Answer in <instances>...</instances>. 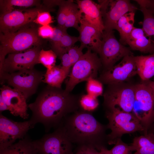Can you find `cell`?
Returning <instances> with one entry per match:
<instances>
[{
  "label": "cell",
  "mask_w": 154,
  "mask_h": 154,
  "mask_svg": "<svg viewBox=\"0 0 154 154\" xmlns=\"http://www.w3.org/2000/svg\"><path fill=\"white\" fill-rule=\"evenodd\" d=\"M66 32V29L58 26L55 27L54 34L50 39L51 43L52 50L59 57L60 52V42L61 38L65 33Z\"/></svg>",
  "instance_id": "f1b7e54d"
},
{
  "label": "cell",
  "mask_w": 154,
  "mask_h": 154,
  "mask_svg": "<svg viewBox=\"0 0 154 154\" xmlns=\"http://www.w3.org/2000/svg\"><path fill=\"white\" fill-rule=\"evenodd\" d=\"M77 100L65 90L48 86L38 95L34 102L28 105L32 111L30 119L35 126L42 124L45 131L56 129L70 113L75 112Z\"/></svg>",
  "instance_id": "6da1fadb"
},
{
  "label": "cell",
  "mask_w": 154,
  "mask_h": 154,
  "mask_svg": "<svg viewBox=\"0 0 154 154\" xmlns=\"http://www.w3.org/2000/svg\"><path fill=\"white\" fill-rule=\"evenodd\" d=\"M44 74L34 68L11 73H3L0 75L1 82V84L6 82L19 90L27 99L36 93Z\"/></svg>",
  "instance_id": "8992f818"
},
{
  "label": "cell",
  "mask_w": 154,
  "mask_h": 154,
  "mask_svg": "<svg viewBox=\"0 0 154 154\" xmlns=\"http://www.w3.org/2000/svg\"><path fill=\"white\" fill-rule=\"evenodd\" d=\"M87 81V94L97 98L102 94L103 87L100 82L92 78H90Z\"/></svg>",
  "instance_id": "1f68e13d"
},
{
  "label": "cell",
  "mask_w": 154,
  "mask_h": 154,
  "mask_svg": "<svg viewBox=\"0 0 154 154\" xmlns=\"http://www.w3.org/2000/svg\"><path fill=\"white\" fill-rule=\"evenodd\" d=\"M57 55L52 50L41 49L38 57V63H40L46 68L50 70L55 65Z\"/></svg>",
  "instance_id": "83f0119b"
},
{
  "label": "cell",
  "mask_w": 154,
  "mask_h": 154,
  "mask_svg": "<svg viewBox=\"0 0 154 154\" xmlns=\"http://www.w3.org/2000/svg\"><path fill=\"white\" fill-rule=\"evenodd\" d=\"M137 74L146 81L154 76V53L148 55L134 56Z\"/></svg>",
  "instance_id": "ffe728a7"
},
{
  "label": "cell",
  "mask_w": 154,
  "mask_h": 154,
  "mask_svg": "<svg viewBox=\"0 0 154 154\" xmlns=\"http://www.w3.org/2000/svg\"><path fill=\"white\" fill-rule=\"evenodd\" d=\"M40 1L36 0H1L0 1L1 14L15 10V7L25 8L35 6H39Z\"/></svg>",
  "instance_id": "d4e9b609"
},
{
  "label": "cell",
  "mask_w": 154,
  "mask_h": 154,
  "mask_svg": "<svg viewBox=\"0 0 154 154\" xmlns=\"http://www.w3.org/2000/svg\"><path fill=\"white\" fill-rule=\"evenodd\" d=\"M150 88L154 99V81L150 80L144 81Z\"/></svg>",
  "instance_id": "b9f144b4"
},
{
  "label": "cell",
  "mask_w": 154,
  "mask_h": 154,
  "mask_svg": "<svg viewBox=\"0 0 154 154\" xmlns=\"http://www.w3.org/2000/svg\"><path fill=\"white\" fill-rule=\"evenodd\" d=\"M84 46L80 44L79 47L74 46L70 48L67 53L69 56L72 66L77 62L83 55L82 50L84 48Z\"/></svg>",
  "instance_id": "e575fe53"
},
{
  "label": "cell",
  "mask_w": 154,
  "mask_h": 154,
  "mask_svg": "<svg viewBox=\"0 0 154 154\" xmlns=\"http://www.w3.org/2000/svg\"><path fill=\"white\" fill-rule=\"evenodd\" d=\"M100 150L102 151L104 154H110L109 150L107 149L104 146L100 148L99 151Z\"/></svg>",
  "instance_id": "7bdbcfd3"
},
{
  "label": "cell",
  "mask_w": 154,
  "mask_h": 154,
  "mask_svg": "<svg viewBox=\"0 0 154 154\" xmlns=\"http://www.w3.org/2000/svg\"><path fill=\"white\" fill-rule=\"evenodd\" d=\"M61 61V68L68 76L72 65L67 52L62 54L60 57Z\"/></svg>",
  "instance_id": "f35d334b"
},
{
  "label": "cell",
  "mask_w": 154,
  "mask_h": 154,
  "mask_svg": "<svg viewBox=\"0 0 154 154\" xmlns=\"http://www.w3.org/2000/svg\"><path fill=\"white\" fill-rule=\"evenodd\" d=\"M34 126L30 119L15 121L0 113V150L13 144L17 139H23L29 130Z\"/></svg>",
  "instance_id": "4fadbf2b"
},
{
  "label": "cell",
  "mask_w": 154,
  "mask_h": 154,
  "mask_svg": "<svg viewBox=\"0 0 154 154\" xmlns=\"http://www.w3.org/2000/svg\"><path fill=\"white\" fill-rule=\"evenodd\" d=\"M31 23L15 32L0 33V67L7 54L23 52L41 45L42 41L38 35V29Z\"/></svg>",
  "instance_id": "3957f363"
},
{
  "label": "cell",
  "mask_w": 154,
  "mask_h": 154,
  "mask_svg": "<svg viewBox=\"0 0 154 154\" xmlns=\"http://www.w3.org/2000/svg\"><path fill=\"white\" fill-rule=\"evenodd\" d=\"M0 94L8 108V110L13 115L19 116L24 119H27L28 105L27 99L19 90L3 85L0 88Z\"/></svg>",
  "instance_id": "2e32d148"
},
{
  "label": "cell",
  "mask_w": 154,
  "mask_h": 154,
  "mask_svg": "<svg viewBox=\"0 0 154 154\" xmlns=\"http://www.w3.org/2000/svg\"><path fill=\"white\" fill-rule=\"evenodd\" d=\"M53 22L52 17L49 12L43 11L38 13L33 23L44 26L49 25Z\"/></svg>",
  "instance_id": "d590c367"
},
{
  "label": "cell",
  "mask_w": 154,
  "mask_h": 154,
  "mask_svg": "<svg viewBox=\"0 0 154 154\" xmlns=\"http://www.w3.org/2000/svg\"><path fill=\"white\" fill-rule=\"evenodd\" d=\"M97 53L88 49L80 58L73 66L68 80L66 84L65 91L69 93L78 83L95 78L101 63Z\"/></svg>",
  "instance_id": "5b68a950"
},
{
  "label": "cell",
  "mask_w": 154,
  "mask_h": 154,
  "mask_svg": "<svg viewBox=\"0 0 154 154\" xmlns=\"http://www.w3.org/2000/svg\"><path fill=\"white\" fill-rule=\"evenodd\" d=\"M135 13H127L123 16L118 21L116 29L119 33L120 42L124 45L133 27Z\"/></svg>",
  "instance_id": "603a6c76"
},
{
  "label": "cell",
  "mask_w": 154,
  "mask_h": 154,
  "mask_svg": "<svg viewBox=\"0 0 154 154\" xmlns=\"http://www.w3.org/2000/svg\"><path fill=\"white\" fill-rule=\"evenodd\" d=\"M135 98L132 113L140 121L147 133L154 122V99L149 87L145 83L134 86Z\"/></svg>",
  "instance_id": "52a82bcc"
},
{
  "label": "cell",
  "mask_w": 154,
  "mask_h": 154,
  "mask_svg": "<svg viewBox=\"0 0 154 154\" xmlns=\"http://www.w3.org/2000/svg\"><path fill=\"white\" fill-rule=\"evenodd\" d=\"M79 104L84 110L88 112L94 110L99 105L97 98L88 94L82 96L79 101Z\"/></svg>",
  "instance_id": "d6a6232c"
},
{
  "label": "cell",
  "mask_w": 154,
  "mask_h": 154,
  "mask_svg": "<svg viewBox=\"0 0 154 154\" xmlns=\"http://www.w3.org/2000/svg\"><path fill=\"white\" fill-rule=\"evenodd\" d=\"M95 148L90 146H80L76 152L74 154H104L101 151H98Z\"/></svg>",
  "instance_id": "74e56055"
},
{
  "label": "cell",
  "mask_w": 154,
  "mask_h": 154,
  "mask_svg": "<svg viewBox=\"0 0 154 154\" xmlns=\"http://www.w3.org/2000/svg\"><path fill=\"white\" fill-rule=\"evenodd\" d=\"M76 3L81 13L84 14L81 18L103 34L104 27L99 4L91 0H78Z\"/></svg>",
  "instance_id": "ac0fdd59"
},
{
  "label": "cell",
  "mask_w": 154,
  "mask_h": 154,
  "mask_svg": "<svg viewBox=\"0 0 154 154\" xmlns=\"http://www.w3.org/2000/svg\"><path fill=\"white\" fill-rule=\"evenodd\" d=\"M55 27H53L50 25L41 26L38 29L39 36L43 38L50 39L54 32Z\"/></svg>",
  "instance_id": "8d00e7d4"
},
{
  "label": "cell",
  "mask_w": 154,
  "mask_h": 154,
  "mask_svg": "<svg viewBox=\"0 0 154 154\" xmlns=\"http://www.w3.org/2000/svg\"><path fill=\"white\" fill-rule=\"evenodd\" d=\"M33 142L38 154H74L72 143L60 126Z\"/></svg>",
  "instance_id": "30bf717a"
},
{
  "label": "cell",
  "mask_w": 154,
  "mask_h": 154,
  "mask_svg": "<svg viewBox=\"0 0 154 154\" xmlns=\"http://www.w3.org/2000/svg\"><path fill=\"white\" fill-rule=\"evenodd\" d=\"M40 47L35 46L23 52L9 54L0 67V75L34 68L38 63Z\"/></svg>",
  "instance_id": "5bb4252c"
},
{
  "label": "cell",
  "mask_w": 154,
  "mask_h": 154,
  "mask_svg": "<svg viewBox=\"0 0 154 154\" xmlns=\"http://www.w3.org/2000/svg\"><path fill=\"white\" fill-rule=\"evenodd\" d=\"M78 41V37L70 36L67 32L65 33L62 36L60 42V52L59 57L67 52L68 50L74 46L75 44Z\"/></svg>",
  "instance_id": "4dcf8cb0"
},
{
  "label": "cell",
  "mask_w": 154,
  "mask_h": 154,
  "mask_svg": "<svg viewBox=\"0 0 154 154\" xmlns=\"http://www.w3.org/2000/svg\"><path fill=\"white\" fill-rule=\"evenodd\" d=\"M52 10L45 6L41 5L29 9H16L0 14V33L16 31L33 22L39 12Z\"/></svg>",
  "instance_id": "ba28073f"
},
{
  "label": "cell",
  "mask_w": 154,
  "mask_h": 154,
  "mask_svg": "<svg viewBox=\"0 0 154 154\" xmlns=\"http://www.w3.org/2000/svg\"><path fill=\"white\" fill-rule=\"evenodd\" d=\"M67 76L61 66H55L50 70H46L42 81L51 87L60 88Z\"/></svg>",
  "instance_id": "cb8c5ba5"
},
{
  "label": "cell",
  "mask_w": 154,
  "mask_h": 154,
  "mask_svg": "<svg viewBox=\"0 0 154 154\" xmlns=\"http://www.w3.org/2000/svg\"><path fill=\"white\" fill-rule=\"evenodd\" d=\"M99 54L101 63L106 70L113 67L121 58L133 55L129 47L125 46L117 40L113 30L103 32Z\"/></svg>",
  "instance_id": "9c48e42d"
},
{
  "label": "cell",
  "mask_w": 154,
  "mask_h": 154,
  "mask_svg": "<svg viewBox=\"0 0 154 154\" xmlns=\"http://www.w3.org/2000/svg\"><path fill=\"white\" fill-rule=\"evenodd\" d=\"M130 49L144 53H154V44L145 35L142 28L134 27L126 39L125 44Z\"/></svg>",
  "instance_id": "d6986e66"
},
{
  "label": "cell",
  "mask_w": 154,
  "mask_h": 154,
  "mask_svg": "<svg viewBox=\"0 0 154 154\" xmlns=\"http://www.w3.org/2000/svg\"><path fill=\"white\" fill-rule=\"evenodd\" d=\"M72 1H62L59 5V9L57 17L58 26L64 28L67 14Z\"/></svg>",
  "instance_id": "f546056e"
},
{
  "label": "cell",
  "mask_w": 154,
  "mask_h": 154,
  "mask_svg": "<svg viewBox=\"0 0 154 154\" xmlns=\"http://www.w3.org/2000/svg\"><path fill=\"white\" fill-rule=\"evenodd\" d=\"M0 154H38L32 141L28 135L17 142L0 150Z\"/></svg>",
  "instance_id": "44dd1931"
},
{
  "label": "cell",
  "mask_w": 154,
  "mask_h": 154,
  "mask_svg": "<svg viewBox=\"0 0 154 154\" xmlns=\"http://www.w3.org/2000/svg\"><path fill=\"white\" fill-rule=\"evenodd\" d=\"M72 143L93 147L99 151L104 138L105 127L90 114L75 112L59 126Z\"/></svg>",
  "instance_id": "7a4b0ae2"
},
{
  "label": "cell",
  "mask_w": 154,
  "mask_h": 154,
  "mask_svg": "<svg viewBox=\"0 0 154 154\" xmlns=\"http://www.w3.org/2000/svg\"><path fill=\"white\" fill-rule=\"evenodd\" d=\"M131 145L137 154H154V133L148 132L135 137Z\"/></svg>",
  "instance_id": "7402d4cb"
},
{
  "label": "cell",
  "mask_w": 154,
  "mask_h": 154,
  "mask_svg": "<svg viewBox=\"0 0 154 154\" xmlns=\"http://www.w3.org/2000/svg\"><path fill=\"white\" fill-rule=\"evenodd\" d=\"M133 154H137V153H136V152H135V153H134Z\"/></svg>",
  "instance_id": "f6af8a7d"
},
{
  "label": "cell",
  "mask_w": 154,
  "mask_h": 154,
  "mask_svg": "<svg viewBox=\"0 0 154 154\" xmlns=\"http://www.w3.org/2000/svg\"><path fill=\"white\" fill-rule=\"evenodd\" d=\"M136 74L134 56L129 55L124 57L116 65L106 70L100 79L104 83L111 85L123 83Z\"/></svg>",
  "instance_id": "9a60e30c"
},
{
  "label": "cell",
  "mask_w": 154,
  "mask_h": 154,
  "mask_svg": "<svg viewBox=\"0 0 154 154\" xmlns=\"http://www.w3.org/2000/svg\"><path fill=\"white\" fill-rule=\"evenodd\" d=\"M115 144L114 146L109 150L110 154H129L133 151L131 145L124 143L121 138L117 139Z\"/></svg>",
  "instance_id": "836d02e7"
},
{
  "label": "cell",
  "mask_w": 154,
  "mask_h": 154,
  "mask_svg": "<svg viewBox=\"0 0 154 154\" xmlns=\"http://www.w3.org/2000/svg\"><path fill=\"white\" fill-rule=\"evenodd\" d=\"M8 110V108L6 104L0 95V113L3 111Z\"/></svg>",
  "instance_id": "60d3db41"
},
{
  "label": "cell",
  "mask_w": 154,
  "mask_h": 154,
  "mask_svg": "<svg viewBox=\"0 0 154 154\" xmlns=\"http://www.w3.org/2000/svg\"><path fill=\"white\" fill-rule=\"evenodd\" d=\"M139 5L144 6L154 15V0H135Z\"/></svg>",
  "instance_id": "ab89813d"
},
{
  "label": "cell",
  "mask_w": 154,
  "mask_h": 154,
  "mask_svg": "<svg viewBox=\"0 0 154 154\" xmlns=\"http://www.w3.org/2000/svg\"><path fill=\"white\" fill-rule=\"evenodd\" d=\"M78 30L79 41L84 48L99 54L102 43V34L95 27L81 18Z\"/></svg>",
  "instance_id": "e0dca14e"
},
{
  "label": "cell",
  "mask_w": 154,
  "mask_h": 154,
  "mask_svg": "<svg viewBox=\"0 0 154 154\" xmlns=\"http://www.w3.org/2000/svg\"><path fill=\"white\" fill-rule=\"evenodd\" d=\"M149 130V131L148 132H151L154 133V122L150 126Z\"/></svg>",
  "instance_id": "ee69618b"
},
{
  "label": "cell",
  "mask_w": 154,
  "mask_h": 154,
  "mask_svg": "<svg viewBox=\"0 0 154 154\" xmlns=\"http://www.w3.org/2000/svg\"><path fill=\"white\" fill-rule=\"evenodd\" d=\"M122 83L110 85L111 87L104 95L105 104L109 109L118 108L131 113L135 98L134 86Z\"/></svg>",
  "instance_id": "7c38bea8"
},
{
  "label": "cell",
  "mask_w": 154,
  "mask_h": 154,
  "mask_svg": "<svg viewBox=\"0 0 154 154\" xmlns=\"http://www.w3.org/2000/svg\"><path fill=\"white\" fill-rule=\"evenodd\" d=\"M82 14L80 11L77 4L72 0L70 6L66 17L64 28L73 27L78 30Z\"/></svg>",
  "instance_id": "4316f807"
},
{
  "label": "cell",
  "mask_w": 154,
  "mask_h": 154,
  "mask_svg": "<svg viewBox=\"0 0 154 154\" xmlns=\"http://www.w3.org/2000/svg\"><path fill=\"white\" fill-rule=\"evenodd\" d=\"M108 127L111 130L107 136L109 144H115L118 139L125 134L145 129L140 121L132 112L123 111L118 108L109 109L106 114Z\"/></svg>",
  "instance_id": "277c9868"
},
{
  "label": "cell",
  "mask_w": 154,
  "mask_h": 154,
  "mask_svg": "<svg viewBox=\"0 0 154 154\" xmlns=\"http://www.w3.org/2000/svg\"><path fill=\"white\" fill-rule=\"evenodd\" d=\"M139 6L143 16L142 28L146 36L154 44V15L144 6Z\"/></svg>",
  "instance_id": "484cf974"
},
{
  "label": "cell",
  "mask_w": 154,
  "mask_h": 154,
  "mask_svg": "<svg viewBox=\"0 0 154 154\" xmlns=\"http://www.w3.org/2000/svg\"><path fill=\"white\" fill-rule=\"evenodd\" d=\"M105 31L116 29L117 22L126 13L138 9L128 0H100Z\"/></svg>",
  "instance_id": "8fae6325"
}]
</instances>
